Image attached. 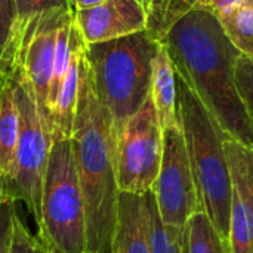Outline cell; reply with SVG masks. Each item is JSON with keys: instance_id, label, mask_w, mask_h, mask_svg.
Returning a JSON list of instances; mask_svg holds the SVG:
<instances>
[{"instance_id": "30", "label": "cell", "mask_w": 253, "mask_h": 253, "mask_svg": "<svg viewBox=\"0 0 253 253\" xmlns=\"http://www.w3.org/2000/svg\"><path fill=\"white\" fill-rule=\"evenodd\" d=\"M141 1H144V3H145V4H147V0H141Z\"/></svg>"}, {"instance_id": "20", "label": "cell", "mask_w": 253, "mask_h": 253, "mask_svg": "<svg viewBox=\"0 0 253 253\" xmlns=\"http://www.w3.org/2000/svg\"><path fill=\"white\" fill-rule=\"evenodd\" d=\"M228 253H253V211L233 190Z\"/></svg>"}, {"instance_id": "4", "label": "cell", "mask_w": 253, "mask_h": 253, "mask_svg": "<svg viewBox=\"0 0 253 253\" xmlns=\"http://www.w3.org/2000/svg\"><path fill=\"white\" fill-rule=\"evenodd\" d=\"M159 46L145 30L84 47L92 87L110 113L116 133L150 98Z\"/></svg>"}, {"instance_id": "24", "label": "cell", "mask_w": 253, "mask_h": 253, "mask_svg": "<svg viewBox=\"0 0 253 253\" xmlns=\"http://www.w3.org/2000/svg\"><path fill=\"white\" fill-rule=\"evenodd\" d=\"M234 77L240 98L253 123V59L240 55L236 61Z\"/></svg>"}, {"instance_id": "6", "label": "cell", "mask_w": 253, "mask_h": 253, "mask_svg": "<svg viewBox=\"0 0 253 253\" xmlns=\"http://www.w3.org/2000/svg\"><path fill=\"white\" fill-rule=\"evenodd\" d=\"M19 113V136L12 175L0 182V197L12 202H22L33 215L36 224L40 222L42 190L52 148L49 125L42 116L33 90L19 71L12 67L9 74Z\"/></svg>"}, {"instance_id": "3", "label": "cell", "mask_w": 253, "mask_h": 253, "mask_svg": "<svg viewBox=\"0 0 253 253\" xmlns=\"http://www.w3.org/2000/svg\"><path fill=\"white\" fill-rule=\"evenodd\" d=\"M176 92L179 127L185 141L200 206L227 246L233 208V182L224 151V139L227 136L194 90L178 74Z\"/></svg>"}, {"instance_id": "7", "label": "cell", "mask_w": 253, "mask_h": 253, "mask_svg": "<svg viewBox=\"0 0 253 253\" xmlns=\"http://www.w3.org/2000/svg\"><path fill=\"white\" fill-rule=\"evenodd\" d=\"M163 156V129L151 98L135 113L116 138V175L120 193L153 190Z\"/></svg>"}, {"instance_id": "23", "label": "cell", "mask_w": 253, "mask_h": 253, "mask_svg": "<svg viewBox=\"0 0 253 253\" xmlns=\"http://www.w3.org/2000/svg\"><path fill=\"white\" fill-rule=\"evenodd\" d=\"M7 253H49L40 239L34 237L15 213L12 219V236Z\"/></svg>"}, {"instance_id": "8", "label": "cell", "mask_w": 253, "mask_h": 253, "mask_svg": "<svg viewBox=\"0 0 253 253\" xmlns=\"http://www.w3.org/2000/svg\"><path fill=\"white\" fill-rule=\"evenodd\" d=\"M165 225L185 228L188 219L202 211L185 141L179 126L163 129V156L151 190Z\"/></svg>"}, {"instance_id": "1", "label": "cell", "mask_w": 253, "mask_h": 253, "mask_svg": "<svg viewBox=\"0 0 253 253\" xmlns=\"http://www.w3.org/2000/svg\"><path fill=\"white\" fill-rule=\"evenodd\" d=\"M162 43L176 74L194 90L225 136L253 147V123L234 77L240 53L227 39L213 9L196 7L169 30Z\"/></svg>"}, {"instance_id": "5", "label": "cell", "mask_w": 253, "mask_h": 253, "mask_svg": "<svg viewBox=\"0 0 253 253\" xmlns=\"http://www.w3.org/2000/svg\"><path fill=\"white\" fill-rule=\"evenodd\" d=\"M39 239L49 253H86V212L71 139L52 142L42 190Z\"/></svg>"}, {"instance_id": "14", "label": "cell", "mask_w": 253, "mask_h": 253, "mask_svg": "<svg viewBox=\"0 0 253 253\" xmlns=\"http://www.w3.org/2000/svg\"><path fill=\"white\" fill-rule=\"evenodd\" d=\"M19 136V113L10 77L0 89V182L6 181L15 166Z\"/></svg>"}, {"instance_id": "28", "label": "cell", "mask_w": 253, "mask_h": 253, "mask_svg": "<svg viewBox=\"0 0 253 253\" xmlns=\"http://www.w3.org/2000/svg\"><path fill=\"white\" fill-rule=\"evenodd\" d=\"M9 79V73L4 70V67L1 65V62H0V89H1V86L6 83V80Z\"/></svg>"}, {"instance_id": "27", "label": "cell", "mask_w": 253, "mask_h": 253, "mask_svg": "<svg viewBox=\"0 0 253 253\" xmlns=\"http://www.w3.org/2000/svg\"><path fill=\"white\" fill-rule=\"evenodd\" d=\"M71 1V6L73 9H84V7H92V6H96L105 0H70Z\"/></svg>"}, {"instance_id": "9", "label": "cell", "mask_w": 253, "mask_h": 253, "mask_svg": "<svg viewBox=\"0 0 253 253\" xmlns=\"http://www.w3.org/2000/svg\"><path fill=\"white\" fill-rule=\"evenodd\" d=\"M73 9L52 10L34 18L24 30L12 67H18L28 82L36 104L50 129L47 95L53 71L55 44L58 28L67 12Z\"/></svg>"}, {"instance_id": "17", "label": "cell", "mask_w": 253, "mask_h": 253, "mask_svg": "<svg viewBox=\"0 0 253 253\" xmlns=\"http://www.w3.org/2000/svg\"><path fill=\"white\" fill-rule=\"evenodd\" d=\"M215 13L230 43L242 56L253 59V7L234 4Z\"/></svg>"}, {"instance_id": "11", "label": "cell", "mask_w": 253, "mask_h": 253, "mask_svg": "<svg viewBox=\"0 0 253 253\" xmlns=\"http://www.w3.org/2000/svg\"><path fill=\"white\" fill-rule=\"evenodd\" d=\"M84 42L73 25L71 31V55H70V65L64 82L61 84L58 98L50 111V135L52 142L70 139L77 110V99H79V86L82 73L86 64L84 58Z\"/></svg>"}, {"instance_id": "31", "label": "cell", "mask_w": 253, "mask_h": 253, "mask_svg": "<svg viewBox=\"0 0 253 253\" xmlns=\"http://www.w3.org/2000/svg\"><path fill=\"white\" fill-rule=\"evenodd\" d=\"M184 253H185V248H184Z\"/></svg>"}, {"instance_id": "26", "label": "cell", "mask_w": 253, "mask_h": 253, "mask_svg": "<svg viewBox=\"0 0 253 253\" xmlns=\"http://www.w3.org/2000/svg\"><path fill=\"white\" fill-rule=\"evenodd\" d=\"M237 3H239V0H209V7H212L213 12H219V10L234 6Z\"/></svg>"}, {"instance_id": "21", "label": "cell", "mask_w": 253, "mask_h": 253, "mask_svg": "<svg viewBox=\"0 0 253 253\" xmlns=\"http://www.w3.org/2000/svg\"><path fill=\"white\" fill-rule=\"evenodd\" d=\"M16 55V12L13 0H0V62L10 74Z\"/></svg>"}, {"instance_id": "22", "label": "cell", "mask_w": 253, "mask_h": 253, "mask_svg": "<svg viewBox=\"0 0 253 253\" xmlns=\"http://www.w3.org/2000/svg\"><path fill=\"white\" fill-rule=\"evenodd\" d=\"M13 4L16 12V50L25 27L34 18L52 10L73 9L70 0H13Z\"/></svg>"}, {"instance_id": "12", "label": "cell", "mask_w": 253, "mask_h": 253, "mask_svg": "<svg viewBox=\"0 0 253 253\" xmlns=\"http://www.w3.org/2000/svg\"><path fill=\"white\" fill-rule=\"evenodd\" d=\"M111 253H151L145 194L119 193Z\"/></svg>"}, {"instance_id": "25", "label": "cell", "mask_w": 253, "mask_h": 253, "mask_svg": "<svg viewBox=\"0 0 253 253\" xmlns=\"http://www.w3.org/2000/svg\"><path fill=\"white\" fill-rule=\"evenodd\" d=\"M16 213L15 202L0 197V253H7L12 236V219Z\"/></svg>"}, {"instance_id": "10", "label": "cell", "mask_w": 253, "mask_h": 253, "mask_svg": "<svg viewBox=\"0 0 253 253\" xmlns=\"http://www.w3.org/2000/svg\"><path fill=\"white\" fill-rule=\"evenodd\" d=\"M73 21L84 44H92L145 31L147 10L141 0H105L92 7L74 9Z\"/></svg>"}, {"instance_id": "18", "label": "cell", "mask_w": 253, "mask_h": 253, "mask_svg": "<svg viewBox=\"0 0 253 253\" xmlns=\"http://www.w3.org/2000/svg\"><path fill=\"white\" fill-rule=\"evenodd\" d=\"M145 202L148 212V233L151 253H184L185 228H173L162 222L151 191L145 193Z\"/></svg>"}, {"instance_id": "15", "label": "cell", "mask_w": 253, "mask_h": 253, "mask_svg": "<svg viewBox=\"0 0 253 253\" xmlns=\"http://www.w3.org/2000/svg\"><path fill=\"white\" fill-rule=\"evenodd\" d=\"M199 6H209V0H147V31L162 43L169 30Z\"/></svg>"}, {"instance_id": "13", "label": "cell", "mask_w": 253, "mask_h": 253, "mask_svg": "<svg viewBox=\"0 0 253 253\" xmlns=\"http://www.w3.org/2000/svg\"><path fill=\"white\" fill-rule=\"evenodd\" d=\"M150 98L154 104L162 129L179 126L176 73L173 62L169 56V52L163 43H160L156 58L153 61Z\"/></svg>"}, {"instance_id": "29", "label": "cell", "mask_w": 253, "mask_h": 253, "mask_svg": "<svg viewBox=\"0 0 253 253\" xmlns=\"http://www.w3.org/2000/svg\"><path fill=\"white\" fill-rule=\"evenodd\" d=\"M237 4H242V6H249V7H253V0H239Z\"/></svg>"}, {"instance_id": "16", "label": "cell", "mask_w": 253, "mask_h": 253, "mask_svg": "<svg viewBox=\"0 0 253 253\" xmlns=\"http://www.w3.org/2000/svg\"><path fill=\"white\" fill-rule=\"evenodd\" d=\"M224 151L228 162L233 190L253 211V147L236 139H224Z\"/></svg>"}, {"instance_id": "19", "label": "cell", "mask_w": 253, "mask_h": 253, "mask_svg": "<svg viewBox=\"0 0 253 253\" xmlns=\"http://www.w3.org/2000/svg\"><path fill=\"white\" fill-rule=\"evenodd\" d=\"M185 253H228L224 240L203 211L196 212L185 225Z\"/></svg>"}, {"instance_id": "2", "label": "cell", "mask_w": 253, "mask_h": 253, "mask_svg": "<svg viewBox=\"0 0 253 253\" xmlns=\"http://www.w3.org/2000/svg\"><path fill=\"white\" fill-rule=\"evenodd\" d=\"M86 58V56H84ZM116 138L110 113L99 102L84 64L71 147L86 212V253H111L117 218Z\"/></svg>"}]
</instances>
